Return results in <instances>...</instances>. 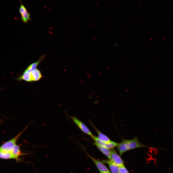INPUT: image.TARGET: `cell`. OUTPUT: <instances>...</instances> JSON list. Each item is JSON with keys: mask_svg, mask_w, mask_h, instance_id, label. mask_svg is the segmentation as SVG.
<instances>
[{"mask_svg": "<svg viewBox=\"0 0 173 173\" xmlns=\"http://www.w3.org/2000/svg\"><path fill=\"white\" fill-rule=\"evenodd\" d=\"M117 147L120 156H121L124 153L127 151L136 148L151 147L158 148H157L149 146L142 143L137 137L129 140L123 139L120 142L118 143Z\"/></svg>", "mask_w": 173, "mask_h": 173, "instance_id": "obj_1", "label": "cell"}, {"mask_svg": "<svg viewBox=\"0 0 173 173\" xmlns=\"http://www.w3.org/2000/svg\"><path fill=\"white\" fill-rule=\"evenodd\" d=\"M28 125L22 131L11 140L4 143L1 146L0 151L11 152L16 143L18 139L23 132L27 128Z\"/></svg>", "mask_w": 173, "mask_h": 173, "instance_id": "obj_2", "label": "cell"}, {"mask_svg": "<svg viewBox=\"0 0 173 173\" xmlns=\"http://www.w3.org/2000/svg\"><path fill=\"white\" fill-rule=\"evenodd\" d=\"M86 154L94 163L100 173H111L108 168L102 162L94 158L86 153Z\"/></svg>", "mask_w": 173, "mask_h": 173, "instance_id": "obj_3", "label": "cell"}, {"mask_svg": "<svg viewBox=\"0 0 173 173\" xmlns=\"http://www.w3.org/2000/svg\"><path fill=\"white\" fill-rule=\"evenodd\" d=\"M70 117L82 131L91 137L93 135L87 127L77 118L74 116H70Z\"/></svg>", "mask_w": 173, "mask_h": 173, "instance_id": "obj_4", "label": "cell"}, {"mask_svg": "<svg viewBox=\"0 0 173 173\" xmlns=\"http://www.w3.org/2000/svg\"><path fill=\"white\" fill-rule=\"evenodd\" d=\"M110 157L111 160L119 167L124 166L122 159L113 148L110 149Z\"/></svg>", "mask_w": 173, "mask_h": 173, "instance_id": "obj_5", "label": "cell"}, {"mask_svg": "<svg viewBox=\"0 0 173 173\" xmlns=\"http://www.w3.org/2000/svg\"><path fill=\"white\" fill-rule=\"evenodd\" d=\"M19 12L21 16V19L24 23H27L31 19L30 14L22 4L19 7Z\"/></svg>", "mask_w": 173, "mask_h": 173, "instance_id": "obj_6", "label": "cell"}, {"mask_svg": "<svg viewBox=\"0 0 173 173\" xmlns=\"http://www.w3.org/2000/svg\"><path fill=\"white\" fill-rule=\"evenodd\" d=\"M91 137L94 141L95 142L98 144L110 149L113 148L117 147L118 144V143L113 141L109 143H105L100 140L98 137L93 135Z\"/></svg>", "mask_w": 173, "mask_h": 173, "instance_id": "obj_7", "label": "cell"}, {"mask_svg": "<svg viewBox=\"0 0 173 173\" xmlns=\"http://www.w3.org/2000/svg\"><path fill=\"white\" fill-rule=\"evenodd\" d=\"M31 81H37L42 77L40 70L37 68L30 72Z\"/></svg>", "mask_w": 173, "mask_h": 173, "instance_id": "obj_8", "label": "cell"}, {"mask_svg": "<svg viewBox=\"0 0 173 173\" xmlns=\"http://www.w3.org/2000/svg\"><path fill=\"white\" fill-rule=\"evenodd\" d=\"M90 123L98 134V137L99 140L107 143H110L112 141L108 136L99 130L91 123Z\"/></svg>", "mask_w": 173, "mask_h": 173, "instance_id": "obj_9", "label": "cell"}, {"mask_svg": "<svg viewBox=\"0 0 173 173\" xmlns=\"http://www.w3.org/2000/svg\"><path fill=\"white\" fill-rule=\"evenodd\" d=\"M109 159H111L110 149L101 146L95 142L93 143Z\"/></svg>", "mask_w": 173, "mask_h": 173, "instance_id": "obj_10", "label": "cell"}, {"mask_svg": "<svg viewBox=\"0 0 173 173\" xmlns=\"http://www.w3.org/2000/svg\"><path fill=\"white\" fill-rule=\"evenodd\" d=\"M45 56L44 55L42 56L37 61L31 64L24 71L30 72L35 69L37 68V67L39 64L44 58Z\"/></svg>", "mask_w": 173, "mask_h": 173, "instance_id": "obj_11", "label": "cell"}, {"mask_svg": "<svg viewBox=\"0 0 173 173\" xmlns=\"http://www.w3.org/2000/svg\"><path fill=\"white\" fill-rule=\"evenodd\" d=\"M11 152L12 154L14 159L18 161L19 156L22 154L21 151L19 146L16 144L12 150Z\"/></svg>", "mask_w": 173, "mask_h": 173, "instance_id": "obj_12", "label": "cell"}, {"mask_svg": "<svg viewBox=\"0 0 173 173\" xmlns=\"http://www.w3.org/2000/svg\"><path fill=\"white\" fill-rule=\"evenodd\" d=\"M104 161L108 164L111 173H118L119 167L111 160L109 159Z\"/></svg>", "mask_w": 173, "mask_h": 173, "instance_id": "obj_13", "label": "cell"}, {"mask_svg": "<svg viewBox=\"0 0 173 173\" xmlns=\"http://www.w3.org/2000/svg\"><path fill=\"white\" fill-rule=\"evenodd\" d=\"M23 74L16 78L19 81L24 80L27 82H31L30 72L24 71L22 73Z\"/></svg>", "mask_w": 173, "mask_h": 173, "instance_id": "obj_14", "label": "cell"}, {"mask_svg": "<svg viewBox=\"0 0 173 173\" xmlns=\"http://www.w3.org/2000/svg\"><path fill=\"white\" fill-rule=\"evenodd\" d=\"M0 157L5 159H14L11 152L0 151Z\"/></svg>", "mask_w": 173, "mask_h": 173, "instance_id": "obj_15", "label": "cell"}, {"mask_svg": "<svg viewBox=\"0 0 173 173\" xmlns=\"http://www.w3.org/2000/svg\"><path fill=\"white\" fill-rule=\"evenodd\" d=\"M118 173H129L124 166L119 167Z\"/></svg>", "mask_w": 173, "mask_h": 173, "instance_id": "obj_16", "label": "cell"}, {"mask_svg": "<svg viewBox=\"0 0 173 173\" xmlns=\"http://www.w3.org/2000/svg\"></svg>", "mask_w": 173, "mask_h": 173, "instance_id": "obj_17", "label": "cell"}]
</instances>
